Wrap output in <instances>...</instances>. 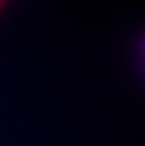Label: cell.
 I'll list each match as a JSON object with an SVG mask.
<instances>
[{
    "label": "cell",
    "mask_w": 145,
    "mask_h": 146,
    "mask_svg": "<svg viewBox=\"0 0 145 146\" xmlns=\"http://www.w3.org/2000/svg\"><path fill=\"white\" fill-rule=\"evenodd\" d=\"M0 1H1V0H0Z\"/></svg>",
    "instance_id": "6da1fadb"
},
{
    "label": "cell",
    "mask_w": 145,
    "mask_h": 146,
    "mask_svg": "<svg viewBox=\"0 0 145 146\" xmlns=\"http://www.w3.org/2000/svg\"><path fill=\"white\" fill-rule=\"evenodd\" d=\"M0 2H1V1H0Z\"/></svg>",
    "instance_id": "7a4b0ae2"
}]
</instances>
